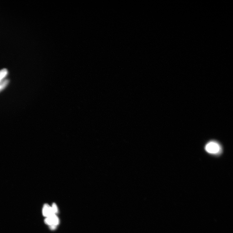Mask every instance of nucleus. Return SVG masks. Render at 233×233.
Masks as SVG:
<instances>
[{
    "label": "nucleus",
    "instance_id": "3",
    "mask_svg": "<svg viewBox=\"0 0 233 233\" xmlns=\"http://www.w3.org/2000/svg\"><path fill=\"white\" fill-rule=\"evenodd\" d=\"M43 215L46 218L50 217L54 214H56L53 213L52 207L47 204L44 205L43 208Z\"/></svg>",
    "mask_w": 233,
    "mask_h": 233
},
{
    "label": "nucleus",
    "instance_id": "6",
    "mask_svg": "<svg viewBox=\"0 0 233 233\" xmlns=\"http://www.w3.org/2000/svg\"><path fill=\"white\" fill-rule=\"evenodd\" d=\"M53 211L54 214H56L58 212L57 207L55 203H53L52 207Z\"/></svg>",
    "mask_w": 233,
    "mask_h": 233
},
{
    "label": "nucleus",
    "instance_id": "5",
    "mask_svg": "<svg viewBox=\"0 0 233 233\" xmlns=\"http://www.w3.org/2000/svg\"><path fill=\"white\" fill-rule=\"evenodd\" d=\"M9 81L8 79H5L0 82V92L2 91L8 85Z\"/></svg>",
    "mask_w": 233,
    "mask_h": 233
},
{
    "label": "nucleus",
    "instance_id": "4",
    "mask_svg": "<svg viewBox=\"0 0 233 233\" xmlns=\"http://www.w3.org/2000/svg\"><path fill=\"white\" fill-rule=\"evenodd\" d=\"M8 73L6 69L4 68L0 70V82L4 80V78L7 76Z\"/></svg>",
    "mask_w": 233,
    "mask_h": 233
},
{
    "label": "nucleus",
    "instance_id": "2",
    "mask_svg": "<svg viewBox=\"0 0 233 233\" xmlns=\"http://www.w3.org/2000/svg\"><path fill=\"white\" fill-rule=\"evenodd\" d=\"M44 221L49 226L55 225L57 226L59 222V219L56 214L46 218Z\"/></svg>",
    "mask_w": 233,
    "mask_h": 233
},
{
    "label": "nucleus",
    "instance_id": "1",
    "mask_svg": "<svg viewBox=\"0 0 233 233\" xmlns=\"http://www.w3.org/2000/svg\"><path fill=\"white\" fill-rule=\"evenodd\" d=\"M205 149L208 153L215 155L220 154L222 151L220 144L215 141L208 142L205 146Z\"/></svg>",
    "mask_w": 233,
    "mask_h": 233
},
{
    "label": "nucleus",
    "instance_id": "7",
    "mask_svg": "<svg viewBox=\"0 0 233 233\" xmlns=\"http://www.w3.org/2000/svg\"><path fill=\"white\" fill-rule=\"evenodd\" d=\"M57 227V226L55 225H52L50 226V228L51 230H54Z\"/></svg>",
    "mask_w": 233,
    "mask_h": 233
}]
</instances>
